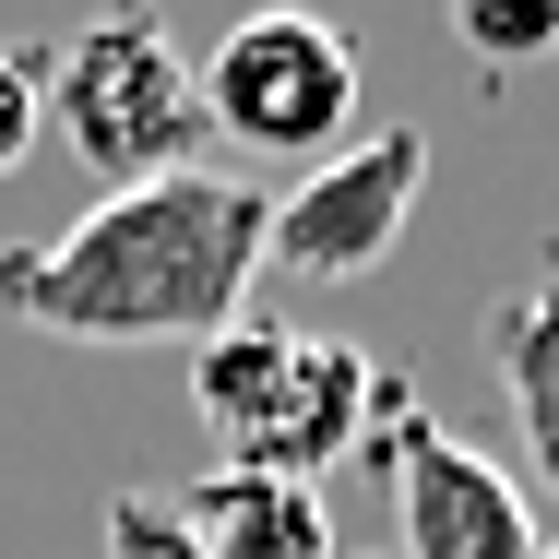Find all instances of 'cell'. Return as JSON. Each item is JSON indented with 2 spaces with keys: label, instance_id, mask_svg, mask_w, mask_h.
Segmentation results:
<instances>
[{
  "label": "cell",
  "instance_id": "1",
  "mask_svg": "<svg viewBox=\"0 0 559 559\" xmlns=\"http://www.w3.org/2000/svg\"><path fill=\"white\" fill-rule=\"evenodd\" d=\"M262 215L274 203L226 167L108 191L60 238L0 250V322L60 334V345H203L262 286Z\"/></svg>",
  "mask_w": 559,
  "mask_h": 559
},
{
  "label": "cell",
  "instance_id": "2",
  "mask_svg": "<svg viewBox=\"0 0 559 559\" xmlns=\"http://www.w3.org/2000/svg\"><path fill=\"white\" fill-rule=\"evenodd\" d=\"M36 119L84 155V179L143 191V179H179L191 143H203V84L179 60V36L155 12H108L84 36H60L36 60Z\"/></svg>",
  "mask_w": 559,
  "mask_h": 559
},
{
  "label": "cell",
  "instance_id": "3",
  "mask_svg": "<svg viewBox=\"0 0 559 559\" xmlns=\"http://www.w3.org/2000/svg\"><path fill=\"white\" fill-rule=\"evenodd\" d=\"M191 84H203V131H226L262 167H322V155H345L357 143V108H369L357 48H345L334 24H310V12H238L215 36V60H191Z\"/></svg>",
  "mask_w": 559,
  "mask_h": 559
},
{
  "label": "cell",
  "instance_id": "4",
  "mask_svg": "<svg viewBox=\"0 0 559 559\" xmlns=\"http://www.w3.org/2000/svg\"><path fill=\"white\" fill-rule=\"evenodd\" d=\"M417 191H429V131H357L345 155H322L274 215H262V262L286 274V286H345V274H369L405 215H417Z\"/></svg>",
  "mask_w": 559,
  "mask_h": 559
},
{
  "label": "cell",
  "instance_id": "5",
  "mask_svg": "<svg viewBox=\"0 0 559 559\" xmlns=\"http://www.w3.org/2000/svg\"><path fill=\"white\" fill-rule=\"evenodd\" d=\"M393 524H405V559H548L524 488L476 441L429 429L417 405H393Z\"/></svg>",
  "mask_w": 559,
  "mask_h": 559
},
{
  "label": "cell",
  "instance_id": "6",
  "mask_svg": "<svg viewBox=\"0 0 559 559\" xmlns=\"http://www.w3.org/2000/svg\"><path fill=\"white\" fill-rule=\"evenodd\" d=\"M369 405H381V369L357 357L345 334H298V369H286V405L250 429V441L226 452V464H250V476H298V488H322L345 452L369 441Z\"/></svg>",
  "mask_w": 559,
  "mask_h": 559
},
{
  "label": "cell",
  "instance_id": "7",
  "mask_svg": "<svg viewBox=\"0 0 559 559\" xmlns=\"http://www.w3.org/2000/svg\"><path fill=\"white\" fill-rule=\"evenodd\" d=\"M179 536L203 559H334V512H322V488H298V476L215 464V476L179 488Z\"/></svg>",
  "mask_w": 559,
  "mask_h": 559
},
{
  "label": "cell",
  "instance_id": "8",
  "mask_svg": "<svg viewBox=\"0 0 559 559\" xmlns=\"http://www.w3.org/2000/svg\"><path fill=\"white\" fill-rule=\"evenodd\" d=\"M286 369H298V334H286V322H250V310H238L226 334H203L191 345V405H203V429L238 452L286 405Z\"/></svg>",
  "mask_w": 559,
  "mask_h": 559
},
{
  "label": "cell",
  "instance_id": "9",
  "mask_svg": "<svg viewBox=\"0 0 559 559\" xmlns=\"http://www.w3.org/2000/svg\"><path fill=\"white\" fill-rule=\"evenodd\" d=\"M488 357H500V393H512V417H524V452H536V476L559 488V286H524V298H500V322H488Z\"/></svg>",
  "mask_w": 559,
  "mask_h": 559
},
{
  "label": "cell",
  "instance_id": "10",
  "mask_svg": "<svg viewBox=\"0 0 559 559\" xmlns=\"http://www.w3.org/2000/svg\"><path fill=\"white\" fill-rule=\"evenodd\" d=\"M452 36L476 60H559V0H452Z\"/></svg>",
  "mask_w": 559,
  "mask_h": 559
},
{
  "label": "cell",
  "instance_id": "11",
  "mask_svg": "<svg viewBox=\"0 0 559 559\" xmlns=\"http://www.w3.org/2000/svg\"><path fill=\"white\" fill-rule=\"evenodd\" d=\"M108 559H203L167 500H108Z\"/></svg>",
  "mask_w": 559,
  "mask_h": 559
},
{
  "label": "cell",
  "instance_id": "12",
  "mask_svg": "<svg viewBox=\"0 0 559 559\" xmlns=\"http://www.w3.org/2000/svg\"><path fill=\"white\" fill-rule=\"evenodd\" d=\"M36 131H48V119H36V60H24V48H0V179L36 155Z\"/></svg>",
  "mask_w": 559,
  "mask_h": 559
},
{
  "label": "cell",
  "instance_id": "13",
  "mask_svg": "<svg viewBox=\"0 0 559 559\" xmlns=\"http://www.w3.org/2000/svg\"><path fill=\"white\" fill-rule=\"evenodd\" d=\"M548 559H559V548H548Z\"/></svg>",
  "mask_w": 559,
  "mask_h": 559
}]
</instances>
